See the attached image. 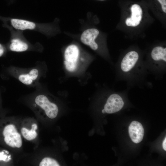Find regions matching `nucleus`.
Returning <instances> with one entry per match:
<instances>
[{"instance_id":"1","label":"nucleus","mask_w":166,"mask_h":166,"mask_svg":"<svg viewBox=\"0 0 166 166\" xmlns=\"http://www.w3.org/2000/svg\"><path fill=\"white\" fill-rule=\"evenodd\" d=\"M127 8L126 15L124 23L128 29H134L140 27L144 18L145 10L142 4L136 2L129 3Z\"/></svg>"},{"instance_id":"2","label":"nucleus","mask_w":166,"mask_h":166,"mask_svg":"<svg viewBox=\"0 0 166 166\" xmlns=\"http://www.w3.org/2000/svg\"><path fill=\"white\" fill-rule=\"evenodd\" d=\"M2 134L4 141L9 146L17 148L22 147V141L21 135L14 125L12 124L7 125L4 128Z\"/></svg>"},{"instance_id":"3","label":"nucleus","mask_w":166,"mask_h":166,"mask_svg":"<svg viewBox=\"0 0 166 166\" xmlns=\"http://www.w3.org/2000/svg\"><path fill=\"white\" fill-rule=\"evenodd\" d=\"M35 103L44 111L49 118L53 119L57 117L58 112L57 106L51 102L45 96L42 94L37 96L35 98Z\"/></svg>"},{"instance_id":"4","label":"nucleus","mask_w":166,"mask_h":166,"mask_svg":"<svg viewBox=\"0 0 166 166\" xmlns=\"http://www.w3.org/2000/svg\"><path fill=\"white\" fill-rule=\"evenodd\" d=\"M139 58L138 53L135 50L128 52L123 58L120 65L121 70L124 73L130 72L135 66Z\"/></svg>"},{"instance_id":"5","label":"nucleus","mask_w":166,"mask_h":166,"mask_svg":"<svg viewBox=\"0 0 166 166\" xmlns=\"http://www.w3.org/2000/svg\"><path fill=\"white\" fill-rule=\"evenodd\" d=\"M124 104L121 97L117 94L113 93L109 97L104 106V109L107 113H115L121 110Z\"/></svg>"},{"instance_id":"6","label":"nucleus","mask_w":166,"mask_h":166,"mask_svg":"<svg viewBox=\"0 0 166 166\" xmlns=\"http://www.w3.org/2000/svg\"><path fill=\"white\" fill-rule=\"evenodd\" d=\"M99 34V30L95 28L88 29L81 35V40L84 44L88 45L93 50H96L98 45L95 40Z\"/></svg>"},{"instance_id":"7","label":"nucleus","mask_w":166,"mask_h":166,"mask_svg":"<svg viewBox=\"0 0 166 166\" xmlns=\"http://www.w3.org/2000/svg\"><path fill=\"white\" fill-rule=\"evenodd\" d=\"M128 132L132 141L135 143H138L143 140L144 130L140 123L133 121L129 126Z\"/></svg>"},{"instance_id":"8","label":"nucleus","mask_w":166,"mask_h":166,"mask_svg":"<svg viewBox=\"0 0 166 166\" xmlns=\"http://www.w3.org/2000/svg\"><path fill=\"white\" fill-rule=\"evenodd\" d=\"M151 57L154 62H166V48L162 46L155 47L151 52Z\"/></svg>"},{"instance_id":"9","label":"nucleus","mask_w":166,"mask_h":166,"mask_svg":"<svg viewBox=\"0 0 166 166\" xmlns=\"http://www.w3.org/2000/svg\"><path fill=\"white\" fill-rule=\"evenodd\" d=\"M79 55V50L75 45H71L66 49L65 53V61L71 63L77 62Z\"/></svg>"},{"instance_id":"10","label":"nucleus","mask_w":166,"mask_h":166,"mask_svg":"<svg viewBox=\"0 0 166 166\" xmlns=\"http://www.w3.org/2000/svg\"><path fill=\"white\" fill-rule=\"evenodd\" d=\"M11 22L14 28L19 30H32L34 29L36 26L34 23L24 20L12 19Z\"/></svg>"},{"instance_id":"11","label":"nucleus","mask_w":166,"mask_h":166,"mask_svg":"<svg viewBox=\"0 0 166 166\" xmlns=\"http://www.w3.org/2000/svg\"><path fill=\"white\" fill-rule=\"evenodd\" d=\"M38 71L36 69L31 70L27 74H22L18 77L19 81L24 84L30 85L38 77Z\"/></svg>"},{"instance_id":"12","label":"nucleus","mask_w":166,"mask_h":166,"mask_svg":"<svg viewBox=\"0 0 166 166\" xmlns=\"http://www.w3.org/2000/svg\"><path fill=\"white\" fill-rule=\"evenodd\" d=\"M38 128V125L36 124L32 125L30 130L25 127L21 128V134L23 137L26 140H31L34 139L38 136V133L36 131Z\"/></svg>"},{"instance_id":"13","label":"nucleus","mask_w":166,"mask_h":166,"mask_svg":"<svg viewBox=\"0 0 166 166\" xmlns=\"http://www.w3.org/2000/svg\"><path fill=\"white\" fill-rule=\"evenodd\" d=\"M10 50L15 52L24 51L28 48L27 44L18 39H14L11 40L10 46Z\"/></svg>"},{"instance_id":"14","label":"nucleus","mask_w":166,"mask_h":166,"mask_svg":"<svg viewBox=\"0 0 166 166\" xmlns=\"http://www.w3.org/2000/svg\"><path fill=\"white\" fill-rule=\"evenodd\" d=\"M154 7L160 13L166 14V0H153Z\"/></svg>"},{"instance_id":"15","label":"nucleus","mask_w":166,"mask_h":166,"mask_svg":"<svg viewBox=\"0 0 166 166\" xmlns=\"http://www.w3.org/2000/svg\"><path fill=\"white\" fill-rule=\"evenodd\" d=\"M58 162L55 159L48 157L43 158L40 162V166H59Z\"/></svg>"},{"instance_id":"16","label":"nucleus","mask_w":166,"mask_h":166,"mask_svg":"<svg viewBox=\"0 0 166 166\" xmlns=\"http://www.w3.org/2000/svg\"><path fill=\"white\" fill-rule=\"evenodd\" d=\"M64 64L67 70L70 72H73L77 68V62L71 63L65 61Z\"/></svg>"},{"instance_id":"17","label":"nucleus","mask_w":166,"mask_h":166,"mask_svg":"<svg viewBox=\"0 0 166 166\" xmlns=\"http://www.w3.org/2000/svg\"><path fill=\"white\" fill-rule=\"evenodd\" d=\"M4 49L3 46L0 44V57H1L4 52Z\"/></svg>"},{"instance_id":"18","label":"nucleus","mask_w":166,"mask_h":166,"mask_svg":"<svg viewBox=\"0 0 166 166\" xmlns=\"http://www.w3.org/2000/svg\"><path fill=\"white\" fill-rule=\"evenodd\" d=\"M166 138L165 137L162 143V146L163 149L165 151L166 150Z\"/></svg>"},{"instance_id":"19","label":"nucleus","mask_w":166,"mask_h":166,"mask_svg":"<svg viewBox=\"0 0 166 166\" xmlns=\"http://www.w3.org/2000/svg\"><path fill=\"white\" fill-rule=\"evenodd\" d=\"M102 112L103 113H106L104 109L102 110Z\"/></svg>"},{"instance_id":"20","label":"nucleus","mask_w":166,"mask_h":166,"mask_svg":"<svg viewBox=\"0 0 166 166\" xmlns=\"http://www.w3.org/2000/svg\"><path fill=\"white\" fill-rule=\"evenodd\" d=\"M100 0L103 1V0Z\"/></svg>"}]
</instances>
